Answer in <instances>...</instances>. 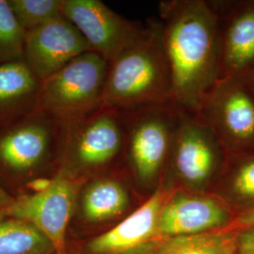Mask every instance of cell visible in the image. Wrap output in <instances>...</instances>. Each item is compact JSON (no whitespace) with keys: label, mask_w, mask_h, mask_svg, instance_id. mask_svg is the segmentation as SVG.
Wrapping results in <instances>:
<instances>
[{"label":"cell","mask_w":254,"mask_h":254,"mask_svg":"<svg viewBox=\"0 0 254 254\" xmlns=\"http://www.w3.org/2000/svg\"><path fill=\"white\" fill-rule=\"evenodd\" d=\"M159 20L172 101L179 109L198 113L203 97L220 76L218 1H161Z\"/></svg>","instance_id":"obj_1"},{"label":"cell","mask_w":254,"mask_h":254,"mask_svg":"<svg viewBox=\"0 0 254 254\" xmlns=\"http://www.w3.org/2000/svg\"><path fill=\"white\" fill-rule=\"evenodd\" d=\"M172 101V82L159 18L149 19L140 36L109 63L103 105L127 111Z\"/></svg>","instance_id":"obj_2"},{"label":"cell","mask_w":254,"mask_h":254,"mask_svg":"<svg viewBox=\"0 0 254 254\" xmlns=\"http://www.w3.org/2000/svg\"><path fill=\"white\" fill-rule=\"evenodd\" d=\"M63 125L37 108L0 126V186L45 189L60 170Z\"/></svg>","instance_id":"obj_3"},{"label":"cell","mask_w":254,"mask_h":254,"mask_svg":"<svg viewBox=\"0 0 254 254\" xmlns=\"http://www.w3.org/2000/svg\"><path fill=\"white\" fill-rule=\"evenodd\" d=\"M125 145L121 111L103 105L63 125L60 170L88 180L124 158Z\"/></svg>","instance_id":"obj_4"},{"label":"cell","mask_w":254,"mask_h":254,"mask_svg":"<svg viewBox=\"0 0 254 254\" xmlns=\"http://www.w3.org/2000/svg\"><path fill=\"white\" fill-rule=\"evenodd\" d=\"M121 113L126 134L124 158L136 181L154 192L169 162L180 109L168 102Z\"/></svg>","instance_id":"obj_5"},{"label":"cell","mask_w":254,"mask_h":254,"mask_svg":"<svg viewBox=\"0 0 254 254\" xmlns=\"http://www.w3.org/2000/svg\"><path fill=\"white\" fill-rule=\"evenodd\" d=\"M109 62L92 51L41 82L37 109L64 125L103 106Z\"/></svg>","instance_id":"obj_6"},{"label":"cell","mask_w":254,"mask_h":254,"mask_svg":"<svg viewBox=\"0 0 254 254\" xmlns=\"http://www.w3.org/2000/svg\"><path fill=\"white\" fill-rule=\"evenodd\" d=\"M227 151L199 113L180 109L168 165L183 186L203 192L227 163Z\"/></svg>","instance_id":"obj_7"},{"label":"cell","mask_w":254,"mask_h":254,"mask_svg":"<svg viewBox=\"0 0 254 254\" xmlns=\"http://www.w3.org/2000/svg\"><path fill=\"white\" fill-rule=\"evenodd\" d=\"M229 155L254 152V94L245 75L221 77L205 94L198 112Z\"/></svg>","instance_id":"obj_8"},{"label":"cell","mask_w":254,"mask_h":254,"mask_svg":"<svg viewBox=\"0 0 254 254\" xmlns=\"http://www.w3.org/2000/svg\"><path fill=\"white\" fill-rule=\"evenodd\" d=\"M85 181L59 170L45 189L14 198L0 214L32 224L51 242L56 254H65L66 231Z\"/></svg>","instance_id":"obj_9"},{"label":"cell","mask_w":254,"mask_h":254,"mask_svg":"<svg viewBox=\"0 0 254 254\" xmlns=\"http://www.w3.org/2000/svg\"><path fill=\"white\" fill-rule=\"evenodd\" d=\"M62 12L79 30L91 51L109 63L133 45L144 28L100 0H63Z\"/></svg>","instance_id":"obj_10"},{"label":"cell","mask_w":254,"mask_h":254,"mask_svg":"<svg viewBox=\"0 0 254 254\" xmlns=\"http://www.w3.org/2000/svg\"><path fill=\"white\" fill-rule=\"evenodd\" d=\"M230 206L217 195L173 189L162 206L157 236L162 238L197 236L229 224Z\"/></svg>","instance_id":"obj_11"},{"label":"cell","mask_w":254,"mask_h":254,"mask_svg":"<svg viewBox=\"0 0 254 254\" xmlns=\"http://www.w3.org/2000/svg\"><path fill=\"white\" fill-rule=\"evenodd\" d=\"M89 51L87 41L64 14L25 34L24 63L41 82Z\"/></svg>","instance_id":"obj_12"},{"label":"cell","mask_w":254,"mask_h":254,"mask_svg":"<svg viewBox=\"0 0 254 254\" xmlns=\"http://www.w3.org/2000/svg\"><path fill=\"white\" fill-rule=\"evenodd\" d=\"M173 188L163 183L145 200L109 232L86 245L87 254H142L159 240L157 223L160 211Z\"/></svg>","instance_id":"obj_13"},{"label":"cell","mask_w":254,"mask_h":254,"mask_svg":"<svg viewBox=\"0 0 254 254\" xmlns=\"http://www.w3.org/2000/svg\"><path fill=\"white\" fill-rule=\"evenodd\" d=\"M220 76L241 75L254 64V0L218 1Z\"/></svg>","instance_id":"obj_14"},{"label":"cell","mask_w":254,"mask_h":254,"mask_svg":"<svg viewBox=\"0 0 254 254\" xmlns=\"http://www.w3.org/2000/svg\"><path fill=\"white\" fill-rule=\"evenodd\" d=\"M131 204L127 185L111 174L102 173L83 184L77 206L81 218L90 223H101L119 218Z\"/></svg>","instance_id":"obj_15"},{"label":"cell","mask_w":254,"mask_h":254,"mask_svg":"<svg viewBox=\"0 0 254 254\" xmlns=\"http://www.w3.org/2000/svg\"><path fill=\"white\" fill-rule=\"evenodd\" d=\"M41 81L24 62L0 66V126L36 109Z\"/></svg>","instance_id":"obj_16"},{"label":"cell","mask_w":254,"mask_h":254,"mask_svg":"<svg viewBox=\"0 0 254 254\" xmlns=\"http://www.w3.org/2000/svg\"><path fill=\"white\" fill-rule=\"evenodd\" d=\"M142 254H237V237L226 233L210 232L162 238Z\"/></svg>","instance_id":"obj_17"},{"label":"cell","mask_w":254,"mask_h":254,"mask_svg":"<svg viewBox=\"0 0 254 254\" xmlns=\"http://www.w3.org/2000/svg\"><path fill=\"white\" fill-rule=\"evenodd\" d=\"M54 247L25 220L0 214V254H50Z\"/></svg>","instance_id":"obj_18"},{"label":"cell","mask_w":254,"mask_h":254,"mask_svg":"<svg viewBox=\"0 0 254 254\" xmlns=\"http://www.w3.org/2000/svg\"><path fill=\"white\" fill-rule=\"evenodd\" d=\"M230 172L225 180V194L243 210L254 207V152L229 155ZM242 210V211H243Z\"/></svg>","instance_id":"obj_19"},{"label":"cell","mask_w":254,"mask_h":254,"mask_svg":"<svg viewBox=\"0 0 254 254\" xmlns=\"http://www.w3.org/2000/svg\"><path fill=\"white\" fill-rule=\"evenodd\" d=\"M63 0H8L19 26L31 31L63 15Z\"/></svg>","instance_id":"obj_20"},{"label":"cell","mask_w":254,"mask_h":254,"mask_svg":"<svg viewBox=\"0 0 254 254\" xmlns=\"http://www.w3.org/2000/svg\"><path fill=\"white\" fill-rule=\"evenodd\" d=\"M25 34L8 0H0V66L24 62Z\"/></svg>","instance_id":"obj_21"},{"label":"cell","mask_w":254,"mask_h":254,"mask_svg":"<svg viewBox=\"0 0 254 254\" xmlns=\"http://www.w3.org/2000/svg\"><path fill=\"white\" fill-rule=\"evenodd\" d=\"M234 227L240 228L242 230L254 226V207L240 211L237 215L234 223Z\"/></svg>","instance_id":"obj_22"},{"label":"cell","mask_w":254,"mask_h":254,"mask_svg":"<svg viewBox=\"0 0 254 254\" xmlns=\"http://www.w3.org/2000/svg\"><path fill=\"white\" fill-rule=\"evenodd\" d=\"M237 242L254 246V226L244 229L237 236Z\"/></svg>","instance_id":"obj_23"},{"label":"cell","mask_w":254,"mask_h":254,"mask_svg":"<svg viewBox=\"0 0 254 254\" xmlns=\"http://www.w3.org/2000/svg\"><path fill=\"white\" fill-rule=\"evenodd\" d=\"M13 200L14 197H12L0 186V211L8 207Z\"/></svg>","instance_id":"obj_24"},{"label":"cell","mask_w":254,"mask_h":254,"mask_svg":"<svg viewBox=\"0 0 254 254\" xmlns=\"http://www.w3.org/2000/svg\"><path fill=\"white\" fill-rule=\"evenodd\" d=\"M237 254H254V246L237 242Z\"/></svg>","instance_id":"obj_25"},{"label":"cell","mask_w":254,"mask_h":254,"mask_svg":"<svg viewBox=\"0 0 254 254\" xmlns=\"http://www.w3.org/2000/svg\"><path fill=\"white\" fill-rule=\"evenodd\" d=\"M244 75H245L246 79H247V81L249 83V85H250V87H251V89H252V91H253L254 94V64L244 73Z\"/></svg>","instance_id":"obj_26"},{"label":"cell","mask_w":254,"mask_h":254,"mask_svg":"<svg viewBox=\"0 0 254 254\" xmlns=\"http://www.w3.org/2000/svg\"></svg>","instance_id":"obj_27"}]
</instances>
